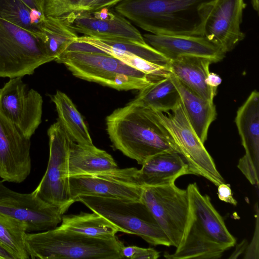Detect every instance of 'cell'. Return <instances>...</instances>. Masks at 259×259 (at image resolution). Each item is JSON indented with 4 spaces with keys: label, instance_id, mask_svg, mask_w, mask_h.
Segmentation results:
<instances>
[{
    "label": "cell",
    "instance_id": "32",
    "mask_svg": "<svg viewBox=\"0 0 259 259\" xmlns=\"http://www.w3.org/2000/svg\"><path fill=\"white\" fill-rule=\"evenodd\" d=\"M123 258L131 259H157L160 256L158 251L153 248H142L137 246H123L121 250Z\"/></svg>",
    "mask_w": 259,
    "mask_h": 259
},
{
    "label": "cell",
    "instance_id": "12",
    "mask_svg": "<svg viewBox=\"0 0 259 259\" xmlns=\"http://www.w3.org/2000/svg\"><path fill=\"white\" fill-rule=\"evenodd\" d=\"M0 180V213L25 223L27 231H44L55 228L67 209L51 204L33 191H14Z\"/></svg>",
    "mask_w": 259,
    "mask_h": 259
},
{
    "label": "cell",
    "instance_id": "11",
    "mask_svg": "<svg viewBox=\"0 0 259 259\" xmlns=\"http://www.w3.org/2000/svg\"><path fill=\"white\" fill-rule=\"evenodd\" d=\"M141 201L176 248L182 238L189 213L187 189L175 183L160 186H144Z\"/></svg>",
    "mask_w": 259,
    "mask_h": 259
},
{
    "label": "cell",
    "instance_id": "18",
    "mask_svg": "<svg viewBox=\"0 0 259 259\" xmlns=\"http://www.w3.org/2000/svg\"><path fill=\"white\" fill-rule=\"evenodd\" d=\"M143 36L147 44L169 60L181 57H199L214 63L221 61L226 54L204 36L146 33Z\"/></svg>",
    "mask_w": 259,
    "mask_h": 259
},
{
    "label": "cell",
    "instance_id": "9",
    "mask_svg": "<svg viewBox=\"0 0 259 259\" xmlns=\"http://www.w3.org/2000/svg\"><path fill=\"white\" fill-rule=\"evenodd\" d=\"M49 158L46 171L33 192L46 202L68 209L73 202L68 183V156L72 142L59 121L48 130Z\"/></svg>",
    "mask_w": 259,
    "mask_h": 259
},
{
    "label": "cell",
    "instance_id": "25",
    "mask_svg": "<svg viewBox=\"0 0 259 259\" xmlns=\"http://www.w3.org/2000/svg\"><path fill=\"white\" fill-rule=\"evenodd\" d=\"M134 100L150 109L166 113L172 111L181 101L170 76L152 81L140 90Z\"/></svg>",
    "mask_w": 259,
    "mask_h": 259
},
{
    "label": "cell",
    "instance_id": "34",
    "mask_svg": "<svg viewBox=\"0 0 259 259\" xmlns=\"http://www.w3.org/2000/svg\"><path fill=\"white\" fill-rule=\"evenodd\" d=\"M218 187V195L221 200L233 205H237V202L233 197L229 185L224 183L219 185Z\"/></svg>",
    "mask_w": 259,
    "mask_h": 259
},
{
    "label": "cell",
    "instance_id": "6",
    "mask_svg": "<svg viewBox=\"0 0 259 259\" xmlns=\"http://www.w3.org/2000/svg\"><path fill=\"white\" fill-rule=\"evenodd\" d=\"M78 201L105 217L122 233L138 236L154 246H170L167 236L141 200L81 196Z\"/></svg>",
    "mask_w": 259,
    "mask_h": 259
},
{
    "label": "cell",
    "instance_id": "16",
    "mask_svg": "<svg viewBox=\"0 0 259 259\" xmlns=\"http://www.w3.org/2000/svg\"><path fill=\"white\" fill-rule=\"evenodd\" d=\"M235 122L245 154L238 168L253 185H258L259 93L253 91L238 108Z\"/></svg>",
    "mask_w": 259,
    "mask_h": 259
},
{
    "label": "cell",
    "instance_id": "5",
    "mask_svg": "<svg viewBox=\"0 0 259 259\" xmlns=\"http://www.w3.org/2000/svg\"><path fill=\"white\" fill-rule=\"evenodd\" d=\"M55 61L78 78L119 91H140L152 81L145 73L105 53L65 51Z\"/></svg>",
    "mask_w": 259,
    "mask_h": 259
},
{
    "label": "cell",
    "instance_id": "2",
    "mask_svg": "<svg viewBox=\"0 0 259 259\" xmlns=\"http://www.w3.org/2000/svg\"><path fill=\"white\" fill-rule=\"evenodd\" d=\"M106 123L114 148L139 164L161 152L179 153L154 110L134 100L115 110L107 117Z\"/></svg>",
    "mask_w": 259,
    "mask_h": 259
},
{
    "label": "cell",
    "instance_id": "7",
    "mask_svg": "<svg viewBox=\"0 0 259 259\" xmlns=\"http://www.w3.org/2000/svg\"><path fill=\"white\" fill-rule=\"evenodd\" d=\"M54 60L45 44L27 30L0 18V77H22Z\"/></svg>",
    "mask_w": 259,
    "mask_h": 259
},
{
    "label": "cell",
    "instance_id": "15",
    "mask_svg": "<svg viewBox=\"0 0 259 259\" xmlns=\"http://www.w3.org/2000/svg\"><path fill=\"white\" fill-rule=\"evenodd\" d=\"M244 0H214L206 18L203 36L226 54L245 37L241 29Z\"/></svg>",
    "mask_w": 259,
    "mask_h": 259
},
{
    "label": "cell",
    "instance_id": "1",
    "mask_svg": "<svg viewBox=\"0 0 259 259\" xmlns=\"http://www.w3.org/2000/svg\"><path fill=\"white\" fill-rule=\"evenodd\" d=\"M214 0H121L115 11L152 34L203 36Z\"/></svg>",
    "mask_w": 259,
    "mask_h": 259
},
{
    "label": "cell",
    "instance_id": "33",
    "mask_svg": "<svg viewBox=\"0 0 259 259\" xmlns=\"http://www.w3.org/2000/svg\"><path fill=\"white\" fill-rule=\"evenodd\" d=\"M256 206L257 216L255 230L252 241L247 249L245 258H258V211L257 205Z\"/></svg>",
    "mask_w": 259,
    "mask_h": 259
},
{
    "label": "cell",
    "instance_id": "21",
    "mask_svg": "<svg viewBox=\"0 0 259 259\" xmlns=\"http://www.w3.org/2000/svg\"><path fill=\"white\" fill-rule=\"evenodd\" d=\"M170 77L177 88L188 118L197 136L204 143L209 127L217 116L213 102L206 100L191 91L173 74Z\"/></svg>",
    "mask_w": 259,
    "mask_h": 259
},
{
    "label": "cell",
    "instance_id": "10",
    "mask_svg": "<svg viewBox=\"0 0 259 259\" xmlns=\"http://www.w3.org/2000/svg\"><path fill=\"white\" fill-rule=\"evenodd\" d=\"M68 183L73 203L81 196L140 201L144 187L136 167L71 176Z\"/></svg>",
    "mask_w": 259,
    "mask_h": 259
},
{
    "label": "cell",
    "instance_id": "38",
    "mask_svg": "<svg viewBox=\"0 0 259 259\" xmlns=\"http://www.w3.org/2000/svg\"><path fill=\"white\" fill-rule=\"evenodd\" d=\"M0 259H13L11 254L1 245Z\"/></svg>",
    "mask_w": 259,
    "mask_h": 259
},
{
    "label": "cell",
    "instance_id": "36",
    "mask_svg": "<svg viewBox=\"0 0 259 259\" xmlns=\"http://www.w3.org/2000/svg\"><path fill=\"white\" fill-rule=\"evenodd\" d=\"M31 9L37 10L44 15L45 0H22Z\"/></svg>",
    "mask_w": 259,
    "mask_h": 259
},
{
    "label": "cell",
    "instance_id": "24",
    "mask_svg": "<svg viewBox=\"0 0 259 259\" xmlns=\"http://www.w3.org/2000/svg\"><path fill=\"white\" fill-rule=\"evenodd\" d=\"M60 228L85 236L110 238L122 230L101 214L81 212L77 214H64Z\"/></svg>",
    "mask_w": 259,
    "mask_h": 259
},
{
    "label": "cell",
    "instance_id": "3",
    "mask_svg": "<svg viewBox=\"0 0 259 259\" xmlns=\"http://www.w3.org/2000/svg\"><path fill=\"white\" fill-rule=\"evenodd\" d=\"M189 208L181 240L168 259H216L233 247L236 240L207 195H202L196 183L187 188Z\"/></svg>",
    "mask_w": 259,
    "mask_h": 259
},
{
    "label": "cell",
    "instance_id": "39",
    "mask_svg": "<svg viewBox=\"0 0 259 259\" xmlns=\"http://www.w3.org/2000/svg\"><path fill=\"white\" fill-rule=\"evenodd\" d=\"M251 4L254 10L257 12L259 8V0H251Z\"/></svg>",
    "mask_w": 259,
    "mask_h": 259
},
{
    "label": "cell",
    "instance_id": "19",
    "mask_svg": "<svg viewBox=\"0 0 259 259\" xmlns=\"http://www.w3.org/2000/svg\"><path fill=\"white\" fill-rule=\"evenodd\" d=\"M144 186H160L175 183L180 177L190 174L188 165L176 151H166L148 159L139 169Z\"/></svg>",
    "mask_w": 259,
    "mask_h": 259
},
{
    "label": "cell",
    "instance_id": "28",
    "mask_svg": "<svg viewBox=\"0 0 259 259\" xmlns=\"http://www.w3.org/2000/svg\"><path fill=\"white\" fill-rule=\"evenodd\" d=\"M40 28L45 37L47 51L54 60L78 37L60 17H46L41 23Z\"/></svg>",
    "mask_w": 259,
    "mask_h": 259
},
{
    "label": "cell",
    "instance_id": "30",
    "mask_svg": "<svg viewBox=\"0 0 259 259\" xmlns=\"http://www.w3.org/2000/svg\"><path fill=\"white\" fill-rule=\"evenodd\" d=\"M104 53L117 58L129 66L145 73L149 76L159 78L169 77L171 74L167 66L157 64L132 54L111 50L105 51Z\"/></svg>",
    "mask_w": 259,
    "mask_h": 259
},
{
    "label": "cell",
    "instance_id": "22",
    "mask_svg": "<svg viewBox=\"0 0 259 259\" xmlns=\"http://www.w3.org/2000/svg\"><path fill=\"white\" fill-rule=\"evenodd\" d=\"M118 168L112 156L94 145L83 146L73 141L68 156V176L93 174Z\"/></svg>",
    "mask_w": 259,
    "mask_h": 259
},
{
    "label": "cell",
    "instance_id": "13",
    "mask_svg": "<svg viewBox=\"0 0 259 259\" xmlns=\"http://www.w3.org/2000/svg\"><path fill=\"white\" fill-rule=\"evenodd\" d=\"M42 98L27 90L21 77L10 78L0 89V110L16 128L30 139L41 122Z\"/></svg>",
    "mask_w": 259,
    "mask_h": 259
},
{
    "label": "cell",
    "instance_id": "26",
    "mask_svg": "<svg viewBox=\"0 0 259 259\" xmlns=\"http://www.w3.org/2000/svg\"><path fill=\"white\" fill-rule=\"evenodd\" d=\"M77 41L87 42L104 53L111 50L132 54L154 63L167 65L169 60L148 44H142L128 39L78 36Z\"/></svg>",
    "mask_w": 259,
    "mask_h": 259
},
{
    "label": "cell",
    "instance_id": "20",
    "mask_svg": "<svg viewBox=\"0 0 259 259\" xmlns=\"http://www.w3.org/2000/svg\"><path fill=\"white\" fill-rule=\"evenodd\" d=\"M212 63L211 60L204 58L181 57L170 60L166 66L172 74L196 94L213 102L217 89L209 87L206 82Z\"/></svg>",
    "mask_w": 259,
    "mask_h": 259
},
{
    "label": "cell",
    "instance_id": "4",
    "mask_svg": "<svg viewBox=\"0 0 259 259\" xmlns=\"http://www.w3.org/2000/svg\"><path fill=\"white\" fill-rule=\"evenodd\" d=\"M25 244L33 259H120L124 246L116 236L95 238L59 227L37 233L27 232Z\"/></svg>",
    "mask_w": 259,
    "mask_h": 259
},
{
    "label": "cell",
    "instance_id": "27",
    "mask_svg": "<svg viewBox=\"0 0 259 259\" xmlns=\"http://www.w3.org/2000/svg\"><path fill=\"white\" fill-rule=\"evenodd\" d=\"M45 16L22 0H0V18L19 26L45 41L40 25Z\"/></svg>",
    "mask_w": 259,
    "mask_h": 259
},
{
    "label": "cell",
    "instance_id": "29",
    "mask_svg": "<svg viewBox=\"0 0 259 259\" xmlns=\"http://www.w3.org/2000/svg\"><path fill=\"white\" fill-rule=\"evenodd\" d=\"M27 229L24 222L0 213V245L13 259L30 258L25 244Z\"/></svg>",
    "mask_w": 259,
    "mask_h": 259
},
{
    "label": "cell",
    "instance_id": "23",
    "mask_svg": "<svg viewBox=\"0 0 259 259\" xmlns=\"http://www.w3.org/2000/svg\"><path fill=\"white\" fill-rule=\"evenodd\" d=\"M61 125L74 142L83 146L94 145L83 119L70 98L57 91L51 97Z\"/></svg>",
    "mask_w": 259,
    "mask_h": 259
},
{
    "label": "cell",
    "instance_id": "14",
    "mask_svg": "<svg viewBox=\"0 0 259 259\" xmlns=\"http://www.w3.org/2000/svg\"><path fill=\"white\" fill-rule=\"evenodd\" d=\"M30 139L25 137L0 110V178L21 183L31 170Z\"/></svg>",
    "mask_w": 259,
    "mask_h": 259
},
{
    "label": "cell",
    "instance_id": "17",
    "mask_svg": "<svg viewBox=\"0 0 259 259\" xmlns=\"http://www.w3.org/2000/svg\"><path fill=\"white\" fill-rule=\"evenodd\" d=\"M71 29L84 36L117 38L146 44L139 31L127 19L115 12L106 18L96 17L92 11H81L60 17Z\"/></svg>",
    "mask_w": 259,
    "mask_h": 259
},
{
    "label": "cell",
    "instance_id": "31",
    "mask_svg": "<svg viewBox=\"0 0 259 259\" xmlns=\"http://www.w3.org/2000/svg\"><path fill=\"white\" fill-rule=\"evenodd\" d=\"M96 0H45V17H58L68 14L87 11Z\"/></svg>",
    "mask_w": 259,
    "mask_h": 259
},
{
    "label": "cell",
    "instance_id": "8",
    "mask_svg": "<svg viewBox=\"0 0 259 259\" xmlns=\"http://www.w3.org/2000/svg\"><path fill=\"white\" fill-rule=\"evenodd\" d=\"M153 110L188 164L190 174L202 176L217 186L224 183V178L191 125L181 101L167 115Z\"/></svg>",
    "mask_w": 259,
    "mask_h": 259
},
{
    "label": "cell",
    "instance_id": "35",
    "mask_svg": "<svg viewBox=\"0 0 259 259\" xmlns=\"http://www.w3.org/2000/svg\"><path fill=\"white\" fill-rule=\"evenodd\" d=\"M121 0H96L87 11H94L103 8H110L114 6Z\"/></svg>",
    "mask_w": 259,
    "mask_h": 259
},
{
    "label": "cell",
    "instance_id": "37",
    "mask_svg": "<svg viewBox=\"0 0 259 259\" xmlns=\"http://www.w3.org/2000/svg\"><path fill=\"white\" fill-rule=\"evenodd\" d=\"M221 82L222 79L220 76L213 72H209L206 79L207 84L215 89H217Z\"/></svg>",
    "mask_w": 259,
    "mask_h": 259
}]
</instances>
